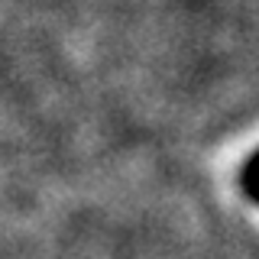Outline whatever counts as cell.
I'll use <instances>...</instances> for the list:
<instances>
[{
	"label": "cell",
	"instance_id": "cell-1",
	"mask_svg": "<svg viewBox=\"0 0 259 259\" xmlns=\"http://www.w3.org/2000/svg\"><path fill=\"white\" fill-rule=\"evenodd\" d=\"M243 185H246L249 198L259 201V152L246 162V168H243Z\"/></svg>",
	"mask_w": 259,
	"mask_h": 259
}]
</instances>
